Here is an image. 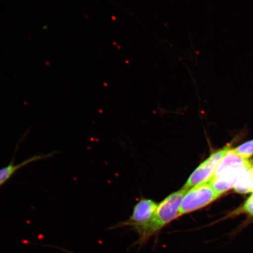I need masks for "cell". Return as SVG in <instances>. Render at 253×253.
Segmentation results:
<instances>
[{"label": "cell", "instance_id": "8992f818", "mask_svg": "<svg viewBox=\"0 0 253 253\" xmlns=\"http://www.w3.org/2000/svg\"><path fill=\"white\" fill-rule=\"evenodd\" d=\"M53 153L48 154L38 155L33 157L28 158L27 160H25L18 164H15L13 161L2 169H0V187L7 182L9 179L11 178L14 174L18 170L32 163L36 162L37 161L42 160L51 157Z\"/></svg>", "mask_w": 253, "mask_h": 253}, {"label": "cell", "instance_id": "6da1fadb", "mask_svg": "<svg viewBox=\"0 0 253 253\" xmlns=\"http://www.w3.org/2000/svg\"><path fill=\"white\" fill-rule=\"evenodd\" d=\"M252 166V163L243 159L230 150L221 160L216 171L209 182L217 193L222 195L235 188L241 173Z\"/></svg>", "mask_w": 253, "mask_h": 253}, {"label": "cell", "instance_id": "52a82bcc", "mask_svg": "<svg viewBox=\"0 0 253 253\" xmlns=\"http://www.w3.org/2000/svg\"><path fill=\"white\" fill-rule=\"evenodd\" d=\"M235 153L243 159L249 160L253 156V139L233 149Z\"/></svg>", "mask_w": 253, "mask_h": 253}, {"label": "cell", "instance_id": "5b68a950", "mask_svg": "<svg viewBox=\"0 0 253 253\" xmlns=\"http://www.w3.org/2000/svg\"><path fill=\"white\" fill-rule=\"evenodd\" d=\"M232 149V144L215 151L193 172L182 189L188 191L194 186L208 182L212 178L218 166L225 154Z\"/></svg>", "mask_w": 253, "mask_h": 253}, {"label": "cell", "instance_id": "ba28073f", "mask_svg": "<svg viewBox=\"0 0 253 253\" xmlns=\"http://www.w3.org/2000/svg\"><path fill=\"white\" fill-rule=\"evenodd\" d=\"M237 213H244L253 216V192L242 207L236 211Z\"/></svg>", "mask_w": 253, "mask_h": 253}, {"label": "cell", "instance_id": "7a4b0ae2", "mask_svg": "<svg viewBox=\"0 0 253 253\" xmlns=\"http://www.w3.org/2000/svg\"><path fill=\"white\" fill-rule=\"evenodd\" d=\"M158 204L151 199H142L135 206L131 216L127 220L113 227H129L139 236L137 244L144 245L148 242V233L156 214Z\"/></svg>", "mask_w": 253, "mask_h": 253}, {"label": "cell", "instance_id": "9c48e42d", "mask_svg": "<svg viewBox=\"0 0 253 253\" xmlns=\"http://www.w3.org/2000/svg\"><path fill=\"white\" fill-rule=\"evenodd\" d=\"M64 252H65L66 253H72V252H68L67 251H64Z\"/></svg>", "mask_w": 253, "mask_h": 253}, {"label": "cell", "instance_id": "3957f363", "mask_svg": "<svg viewBox=\"0 0 253 253\" xmlns=\"http://www.w3.org/2000/svg\"><path fill=\"white\" fill-rule=\"evenodd\" d=\"M186 190L181 189L178 191L172 193L158 205L156 214L149 233L148 239L156 235L168 224L175 220L180 214L182 199L186 192Z\"/></svg>", "mask_w": 253, "mask_h": 253}, {"label": "cell", "instance_id": "277c9868", "mask_svg": "<svg viewBox=\"0 0 253 253\" xmlns=\"http://www.w3.org/2000/svg\"><path fill=\"white\" fill-rule=\"evenodd\" d=\"M221 196L209 182L194 186L185 193L180 207V214L183 216L201 210L213 203Z\"/></svg>", "mask_w": 253, "mask_h": 253}]
</instances>
